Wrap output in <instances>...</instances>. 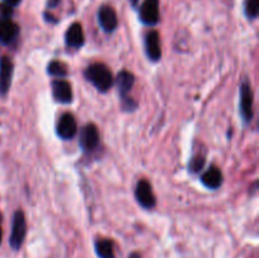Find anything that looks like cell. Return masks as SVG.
Returning a JSON list of instances; mask_svg holds the SVG:
<instances>
[{
	"mask_svg": "<svg viewBox=\"0 0 259 258\" xmlns=\"http://www.w3.org/2000/svg\"><path fill=\"white\" fill-rule=\"evenodd\" d=\"M239 111L240 116L243 119V123L245 125L250 124L252 121L253 115H254V111H253V103H254V95H253L252 85H250V81L248 80L247 77H244L242 80V83H240L239 88Z\"/></svg>",
	"mask_w": 259,
	"mask_h": 258,
	"instance_id": "cell-2",
	"label": "cell"
},
{
	"mask_svg": "<svg viewBox=\"0 0 259 258\" xmlns=\"http://www.w3.org/2000/svg\"><path fill=\"white\" fill-rule=\"evenodd\" d=\"M144 48H146V55L149 60L153 61V62H157V61L161 60V40H159V34L156 30H151V32L146 35V39H144Z\"/></svg>",
	"mask_w": 259,
	"mask_h": 258,
	"instance_id": "cell-12",
	"label": "cell"
},
{
	"mask_svg": "<svg viewBox=\"0 0 259 258\" xmlns=\"http://www.w3.org/2000/svg\"><path fill=\"white\" fill-rule=\"evenodd\" d=\"M66 46L70 48H80L85 43V35H83L82 25L80 23H73L70 25L65 34Z\"/></svg>",
	"mask_w": 259,
	"mask_h": 258,
	"instance_id": "cell-14",
	"label": "cell"
},
{
	"mask_svg": "<svg viewBox=\"0 0 259 258\" xmlns=\"http://www.w3.org/2000/svg\"><path fill=\"white\" fill-rule=\"evenodd\" d=\"M205 166V156L204 154H200L197 153L196 156L191 157L190 159V163H189V171L191 174H199Z\"/></svg>",
	"mask_w": 259,
	"mask_h": 258,
	"instance_id": "cell-19",
	"label": "cell"
},
{
	"mask_svg": "<svg viewBox=\"0 0 259 258\" xmlns=\"http://www.w3.org/2000/svg\"><path fill=\"white\" fill-rule=\"evenodd\" d=\"M139 20L146 25H156L159 22V0H144L139 8Z\"/></svg>",
	"mask_w": 259,
	"mask_h": 258,
	"instance_id": "cell-6",
	"label": "cell"
},
{
	"mask_svg": "<svg viewBox=\"0 0 259 258\" xmlns=\"http://www.w3.org/2000/svg\"><path fill=\"white\" fill-rule=\"evenodd\" d=\"M99 143H100V136H99V131L95 124L89 123L83 125L78 137V144L81 149L86 153H90L98 148Z\"/></svg>",
	"mask_w": 259,
	"mask_h": 258,
	"instance_id": "cell-4",
	"label": "cell"
},
{
	"mask_svg": "<svg viewBox=\"0 0 259 258\" xmlns=\"http://www.w3.org/2000/svg\"><path fill=\"white\" fill-rule=\"evenodd\" d=\"M134 82H136V77H134L133 73L129 72V71L123 70L118 73V76H116L115 78V85L116 89H118L120 100L129 98V93H131L132 89H133Z\"/></svg>",
	"mask_w": 259,
	"mask_h": 258,
	"instance_id": "cell-13",
	"label": "cell"
},
{
	"mask_svg": "<svg viewBox=\"0 0 259 258\" xmlns=\"http://www.w3.org/2000/svg\"><path fill=\"white\" fill-rule=\"evenodd\" d=\"M47 72H48V75L52 76V77L61 78V77H66V76H67L68 70H67V66H66L65 63L61 62V61L53 60L48 63Z\"/></svg>",
	"mask_w": 259,
	"mask_h": 258,
	"instance_id": "cell-17",
	"label": "cell"
},
{
	"mask_svg": "<svg viewBox=\"0 0 259 258\" xmlns=\"http://www.w3.org/2000/svg\"><path fill=\"white\" fill-rule=\"evenodd\" d=\"M13 72H14V65L12 60L7 56H3L0 58V95L2 96H5L9 93Z\"/></svg>",
	"mask_w": 259,
	"mask_h": 258,
	"instance_id": "cell-10",
	"label": "cell"
},
{
	"mask_svg": "<svg viewBox=\"0 0 259 258\" xmlns=\"http://www.w3.org/2000/svg\"><path fill=\"white\" fill-rule=\"evenodd\" d=\"M129 2H131V4H132V7H134V8H137V5H138V3H139V0H129Z\"/></svg>",
	"mask_w": 259,
	"mask_h": 258,
	"instance_id": "cell-23",
	"label": "cell"
},
{
	"mask_svg": "<svg viewBox=\"0 0 259 258\" xmlns=\"http://www.w3.org/2000/svg\"><path fill=\"white\" fill-rule=\"evenodd\" d=\"M128 258H142V255L139 254V253H137V252H133V253H132L131 255H129Z\"/></svg>",
	"mask_w": 259,
	"mask_h": 258,
	"instance_id": "cell-22",
	"label": "cell"
},
{
	"mask_svg": "<svg viewBox=\"0 0 259 258\" xmlns=\"http://www.w3.org/2000/svg\"><path fill=\"white\" fill-rule=\"evenodd\" d=\"M95 253L99 258H115V247L111 239H99L95 242Z\"/></svg>",
	"mask_w": 259,
	"mask_h": 258,
	"instance_id": "cell-16",
	"label": "cell"
},
{
	"mask_svg": "<svg viewBox=\"0 0 259 258\" xmlns=\"http://www.w3.org/2000/svg\"><path fill=\"white\" fill-rule=\"evenodd\" d=\"M259 13V0H244V14L249 20L257 19Z\"/></svg>",
	"mask_w": 259,
	"mask_h": 258,
	"instance_id": "cell-18",
	"label": "cell"
},
{
	"mask_svg": "<svg viewBox=\"0 0 259 258\" xmlns=\"http://www.w3.org/2000/svg\"><path fill=\"white\" fill-rule=\"evenodd\" d=\"M83 76L100 93H108L114 83L110 68L100 62L91 63L90 66H88L83 71Z\"/></svg>",
	"mask_w": 259,
	"mask_h": 258,
	"instance_id": "cell-1",
	"label": "cell"
},
{
	"mask_svg": "<svg viewBox=\"0 0 259 258\" xmlns=\"http://www.w3.org/2000/svg\"><path fill=\"white\" fill-rule=\"evenodd\" d=\"M98 22L104 32L111 33L118 28V15L111 7L103 5L98 12Z\"/></svg>",
	"mask_w": 259,
	"mask_h": 258,
	"instance_id": "cell-11",
	"label": "cell"
},
{
	"mask_svg": "<svg viewBox=\"0 0 259 258\" xmlns=\"http://www.w3.org/2000/svg\"><path fill=\"white\" fill-rule=\"evenodd\" d=\"M27 234V220L22 210H17L13 215L12 222V233H10L9 244L12 249L19 250L23 245Z\"/></svg>",
	"mask_w": 259,
	"mask_h": 258,
	"instance_id": "cell-3",
	"label": "cell"
},
{
	"mask_svg": "<svg viewBox=\"0 0 259 258\" xmlns=\"http://www.w3.org/2000/svg\"><path fill=\"white\" fill-rule=\"evenodd\" d=\"M3 3H4V4H7V5H9V7L14 8V7H17L18 4H19L20 0H3Z\"/></svg>",
	"mask_w": 259,
	"mask_h": 258,
	"instance_id": "cell-20",
	"label": "cell"
},
{
	"mask_svg": "<svg viewBox=\"0 0 259 258\" xmlns=\"http://www.w3.org/2000/svg\"><path fill=\"white\" fill-rule=\"evenodd\" d=\"M19 34V27L13 22L12 17H0V43L12 45Z\"/></svg>",
	"mask_w": 259,
	"mask_h": 258,
	"instance_id": "cell-8",
	"label": "cell"
},
{
	"mask_svg": "<svg viewBox=\"0 0 259 258\" xmlns=\"http://www.w3.org/2000/svg\"><path fill=\"white\" fill-rule=\"evenodd\" d=\"M52 95L53 99L60 104L72 103L73 93L70 82L63 78H55L52 81Z\"/></svg>",
	"mask_w": 259,
	"mask_h": 258,
	"instance_id": "cell-9",
	"label": "cell"
},
{
	"mask_svg": "<svg viewBox=\"0 0 259 258\" xmlns=\"http://www.w3.org/2000/svg\"><path fill=\"white\" fill-rule=\"evenodd\" d=\"M56 133L61 139H72L77 133V124H76L75 116L71 113H65L58 119L57 126H56Z\"/></svg>",
	"mask_w": 259,
	"mask_h": 258,
	"instance_id": "cell-7",
	"label": "cell"
},
{
	"mask_svg": "<svg viewBox=\"0 0 259 258\" xmlns=\"http://www.w3.org/2000/svg\"><path fill=\"white\" fill-rule=\"evenodd\" d=\"M134 195H136V200L139 205H141L143 209L151 210L156 206L157 200L156 196H154V192L152 190L151 184L147 180H139L136 185V191H134Z\"/></svg>",
	"mask_w": 259,
	"mask_h": 258,
	"instance_id": "cell-5",
	"label": "cell"
},
{
	"mask_svg": "<svg viewBox=\"0 0 259 258\" xmlns=\"http://www.w3.org/2000/svg\"><path fill=\"white\" fill-rule=\"evenodd\" d=\"M201 182L206 189L218 190L223 184V174L217 166H210L201 176Z\"/></svg>",
	"mask_w": 259,
	"mask_h": 258,
	"instance_id": "cell-15",
	"label": "cell"
},
{
	"mask_svg": "<svg viewBox=\"0 0 259 258\" xmlns=\"http://www.w3.org/2000/svg\"><path fill=\"white\" fill-rule=\"evenodd\" d=\"M2 220H3V215L0 212V244H2V239H3V228H2Z\"/></svg>",
	"mask_w": 259,
	"mask_h": 258,
	"instance_id": "cell-21",
	"label": "cell"
}]
</instances>
